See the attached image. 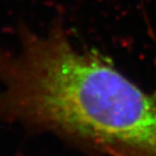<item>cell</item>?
<instances>
[{
	"label": "cell",
	"mask_w": 156,
	"mask_h": 156,
	"mask_svg": "<svg viewBox=\"0 0 156 156\" xmlns=\"http://www.w3.org/2000/svg\"><path fill=\"white\" fill-rule=\"evenodd\" d=\"M0 122L49 133L90 156H156V97L55 23L0 48Z\"/></svg>",
	"instance_id": "cell-1"
}]
</instances>
